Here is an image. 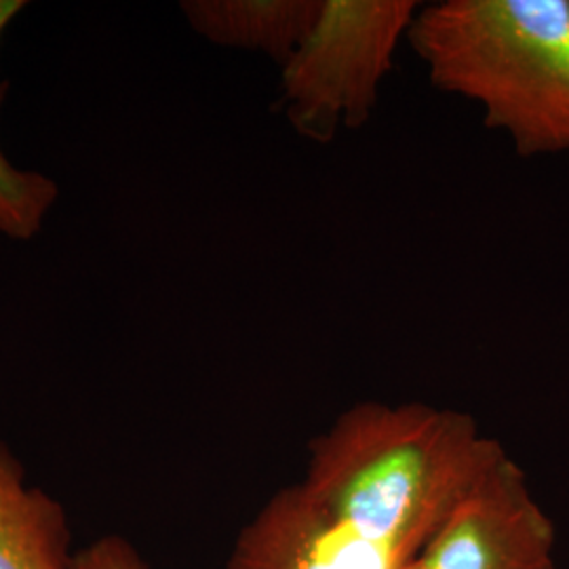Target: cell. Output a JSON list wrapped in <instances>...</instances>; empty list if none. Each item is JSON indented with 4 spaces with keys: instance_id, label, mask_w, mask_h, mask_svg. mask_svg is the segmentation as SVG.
<instances>
[{
    "instance_id": "cell-1",
    "label": "cell",
    "mask_w": 569,
    "mask_h": 569,
    "mask_svg": "<svg viewBox=\"0 0 569 569\" xmlns=\"http://www.w3.org/2000/svg\"><path fill=\"white\" fill-rule=\"evenodd\" d=\"M507 453L465 411L348 407L310 441L305 477L239 531L224 569H403Z\"/></svg>"
},
{
    "instance_id": "cell-2",
    "label": "cell",
    "mask_w": 569,
    "mask_h": 569,
    "mask_svg": "<svg viewBox=\"0 0 569 569\" xmlns=\"http://www.w3.org/2000/svg\"><path fill=\"white\" fill-rule=\"evenodd\" d=\"M407 41L430 82L477 103L517 154H569V0H441Z\"/></svg>"
},
{
    "instance_id": "cell-3",
    "label": "cell",
    "mask_w": 569,
    "mask_h": 569,
    "mask_svg": "<svg viewBox=\"0 0 569 569\" xmlns=\"http://www.w3.org/2000/svg\"><path fill=\"white\" fill-rule=\"evenodd\" d=\"M420 7L413 0H323L305 41L281 66L291 127L319 143L363 127Z\"/></svg>"
},
{
    "instance_id": "cell-4",
    "label": "cell",
    "mask_w": 569,
    "mask_h": 569,
    "mask_svg": "<svg viewBox=\"0 0 569 569\" xmlns=\"http://www.w3.org/2000/svg\"><path fill=\"white\" fill-rule=\"evenodd\" d=\"M422 561L427 569H557L555 528L509 453L453 507Z\"/></svg>"
},
{
    "instance_id": "cell-5",
    "label": "cell",
    "mask_w": 569,
    "mask_h": 569,
    "mask_svg": "<svg viewBox=\"0 0 569 569\" xmlns=\"http://www.w3.org/2000/svg\"><path fill=\"white\" fill-rule=\"evenodd\" d=\"M72 529L58 498L30 486L0 441V569H72Z\"/></svg>"
},
{
    "instance_id": "cell-6",
    "label": "cell",
    "mask_w": 569,
    "mask_h": 569,
    "mask_svg": "<svg viewBox=\"0 0 569 569\" xmlns=\"http://www.w3.org/2000/svg\"><path fill=\"white\" fill-rule=\"evenodd\" d=\"M323 0H188L183 16L220 47L260 51L283 66L305 41Z\"/></svg>"
},
{
    "instance_id": "cell-7",
    "label": "cell",
    "mask_w": 569,
    "mask_h": 569,
    "mask_svg": "<svg viewBox=\"0 0 569 569\" xmlns=\"http://www.w3.org/2000/svg\"><path fill=\"white\" fill-rule=\"evenodd\" d=\"M23 7L21 0H0V34ZM56 201L58 183L37 171L18 169L0 150V234L32 239Z\"/></svg>"
},
{
    "instance_id": "cell-8",
    "label": "cell",
    "mask_w": 569,
    "mask_h": 569,
    "mask_svg": "<svg viewBox=\"0 0 569 569\" xmlns=\"http://www.w3.org/2000/svg\"><path fill=\"white\" fill-rule=\"evenodd\" d=\"M72 569H150L142 552L121 533H106L77 550Z\"/></svg>"
},
{
    "instance_id": "cell-9",
    "label": "cell",
    "mask_w": 569,
    "mask_h": 569,
    "mask_svg": "<svg viewBox=\"0 0 569 569\" xmlns=\"http://www.w3.org/2000/svg\"><path fill=\"white\" fill-rule=\"evenodd\" d=\"M403 569H427L425 568V561H422V555H420L418 559H413L411 563H407L406 568Z\"/></svg>"
}]
</instances>
